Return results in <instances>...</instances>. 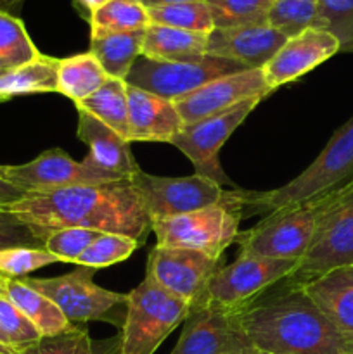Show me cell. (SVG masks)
Returning <instances> with one entry per match:
<instances>
[{"mask_svg": "<svg viewBox=\"0 0 353 354\" xmlns=\"http://www.w3.org/2000/svg\"><path fill=\"white\" fill-rule=\"evenodd\" d=\"M0 207L26 223L42 242L59 228H87L127 235L144 244L151 230V220L130 180L24 194Z\"/></svg>", "mask_w": 353, "mask_h": 354, "instance_id": "obj_1", "label": "cell"}, {"mask_svg": "<svg viewBox=\"0 0 353 354\" xmlns=\"http://www.w3.org/2000/svg\"><path fill=\"white\" fill-rule=\"evenodd\" d=\"M284 283V282H280ZM246 337L270 354H353V342L336 328L301 286L284 283L239 311Z\"/></svg>", "mask_w": 353, "mask_h": 354, "instance_id": "obj_2", "label": "cell"}, {"mask_svg": "<svg viewBox=\"0 0 353 354\" xmlns=\"http://www.w3.org/2000/svg\"><path fill=\"white\" fill-rule=\"evenodd\" d=\"M353 185V116L334 131L324 151L301 175L266 192L239 190L244 214H270L331 196Z\"/></svg>", "mask_w": 353, "mask_h": 354, "instance_id": "obj_3", "label": "cell"}, {"mask_svg": "<svg viewBox=\"0 0 353 354\" xmlns=\"http://www.w3.org/2000/svg\"><path fill=\"white\" fill-rule=\"evenodd\" d=\"M244 216L239 189L225 190L224 199L213 206L151 221L156 245L182 248L204 252L221 259L225 249L234 244L239 235V223Z\"/></svg>", "mask_w": 353, "mask_h": 354, "instance_id": "obj_4", "label": "cell"}, {"mask_svg": "<svg viewBox=\"0 0 353 354\" xmlns=\"http://www.w3.org/2000/svg\"><path fill=\"white\" fill-rule=\"evenodd\" d=\"M338 194V192H336ZM334 194L273 211L255 227L239 232V256L300 261L310 245L315 227Z\"/></svg>", "mask_w": 353, "mask_h": 354, "instance_id": "obj_5", "label": "cell"}, {"mask_svg": "<svg viewBox=\"0 0 353 354\" xmlns=\"http://www.w3.org/2000/svg\"><path fill=\"white\" fill-rule=\"evenodd\" d=\"M190 306L145 277L127 294L120 354H154L166 337L182 324Z\"/></svg>", "mask_w": 353, "mask_h": 354, "instance_id": "obj_6", "label": "cell"}, {"mask_svg": "<svg viewBox=\"0 0 353 354\" xmlns=\"http://www.w3.org/2000/svg\"><path fill=\"white\" fill-rule=\"evenodd\" d=\"M343 266H353V185L332 196L318 218L307 252L282 282L303 286Z\"/></svg>", "mask_w": 353, "mask_h": 354, "instance_id": "obj_7", "label": "cell"}, {"mask_svg": "<svg viewBox=\"0 0 353 354\" xmlns=\"http://www.w3.org/2000/svg\"><path fill=\"white\" fill-rule=\"evenodd\" d=\"M93 272V268L80 266L75 272L52 279L23 277L21 280L57 304L73 325L109 322L123 327L125 315H121V308H127V294H118L97 286L92 279Z\"/></svg>", "mask_w": 353, "mask_h": 354, "instance_id": "obj_8", "label": "cell"}, {"mask_svg": "<svg viewBox=\"0 0 353 354\" xmlns=\"http://www.w3.org/2000/svg\"><path fill=\"white\" fill-rule=\"evenodd\" d=\"M246 66L230 59L204 55L196 61H154L141 55L127 76V85L168 100H179L221 76L246 71Z\"/></svg>", "mask_w": 353, "mask_h": 354, "instance_id": "obj_9", "label": "cell"}, {"mask_svg": "<svg viewBox=\"0 0 353 354\" xmlns=\"http://www.w3.org/2000/svg\"><path fill=\"white\" fill-rule=\"evenodd\" d=\"M0 180L19 192L33 194L78 185H106L130 178L102 171L85 161H75L61 149H48L24 165H0Z\"/></svg>", "mask_w": 353, "mask_h": 354, "instance_id": "obj_10", "label": "cell"}, {"mask_svg": "<svg viewBox=\"0 0 353 354\" xmlns=\"http://www.w3.org/2000/svg\"><path fill=\"white\" fill-rule=\"evenodd\" d=\"M260 100L263 99L244 100L239 106L204 118L196 123L183 124L180 133L172 140V145H175L192 161L196 175L206 176V178L217 182L218 185H228L235 189L234 182L221 169L218 154L228 137L251 114Z\"/></svg>", "mask_w": 353, "mask_h": 354, "instance_id": "obj_11", "label": "cell"}, {"mask_svg": "<svg viewBox=\"0 0 353 354\" xmlns=\"http://www.w3.org/2000/svg\"><path fill=\"white\" fill-rule=\"evenodd\" d=\"M130 182L151 221L213 206L224 199L225 194L221 185L196 173L173 178L149 175L138 169Z\"/></svg>", "mask_w": 353, "mask_h": 354, "instance_id": "obj_12", "label": "cell"}, {"mask_svg": "<svg viewBox=\"0 0 353 354\" xmlns=\"http://www.w3.org/2000/svg\"><path fill=\"white\" fill-rule=\"evenodd\" d=\"M298 261L291 259L239 256L232 265L221 266L211 279L206 301L220 306L242 310L249 303L277 286L296 270Z\"/></svg>", "mask_w": 353, "mask_h": 354, "instance_id": "obj_13", "label": "cell"}, {"mask_svg": "<svg viewBox=\"0 0 353 354\" xmlns=\"http://www.w3.org/2000/svg\"><path fill=\"white\" fill-rule=\"evenodd\" d=\"M220 268V259L204 252L156 245L147 256L145 277L192 308L206 301L208 286Z\"/></svg>", "mask_w": 353, "mask_h": 354, "instance_id": "obj_14", "label": "cell"}, {"mask_svg": "<svg viewBox=\"0 0 353 354\" xmlns=\"http://www.w3.org/2000/svg\"><path fill=\"white\" fill-rule=\"evenodd\" d=\"M239 311L210 301L192 306L170 354H244L255 349L242 330Z\"/></svg>", "mask_w": 353, "mask_h": 354, "instance_id": "obj_15", "label": "cell"}, {"mask_svg": "<svg viewBox=\"0 0 353 354\" xmlns=\"http://www.w3.org/2000/svg\"><path fill=\"white\" fill-rule=\"evenodd\" d=\"M269 93H272V90L266 85L262 69H246L206 83L189 95L175 100V107L183 124H190L239 106L244 100L265 99Z\"/></svg>", "mask_w": 353, "mask_h": 354, "instance_id": "obj_16", "label": "cell"}, {"mask_svg": "<svg viewBox=\"0 0 353 354\" xmlns=\"http://www.w3.org/2000/svg\"><path fill=\"white\" fill-rule=\"evenodd\" d=\"M339 52V41L318 28H308L286 44L262 68L269 88L277 90L320 66Z\"/></svg>", "mask_w": 353, "mask_h": 354, "instance_id": "obj_17", "label": "cell"}, {"mask_svg": "<svg viewBox=\"0 0 353 354\" xmlns=\"http://www.w3.org/2000/svg\"><path fill=\"white\" fill-rule=\"evenodd\" d=\"M279 30L265 24L237 28H215L208 35L206 54L230 59L248 69H262L280 47L286 44Z\"/></svg>", "mask_w": 353, "mask_h": 354, "instance_id": "obj_18", "label": "cell"}, {"mask_svg": "<svg viewBox=\"0 0 353 354\" xmlns=\"http://www.w3.org/2000/svg\"><path fill=\"white\" fill-rule=\"evenodd\" d=\"M128 142H168L183 128L175 102L128 85Z\"/></svg>", "mask_w": 353, "mask_h": 354, "instance_id": "obj_19", "label": "cell"}, {"mask_svg": "<svg viewBox=\"0 0 353 354\" xmlns=\"http://www.w3.org/2000/svg\"><path fill=\"white\" fill-rule=\"evenodd\" d=\"M78 138L89 145V154L83 161L102 171L121 178H132L138 171V165L132 156L130 142L100 123L85 111L78 109Z\"/></svg>", "mask_w": 353, "mask_h": 354, "instance_id": "obj_20", "label": "cell"}, {"mask_svg": "<svg viewBox=\"0 0 353 354\" xmlns=\"http://www.w3.org/2000/svg\"><path fill=\"white\" fill-rule=\"evenodd\" d=\"M301 287L336 328L353 342V266L336 268Z\"/></svg>", "mask_w": 353, "mask_h": 354, "instance_id": "obj_21", "label": "cell"}, {"mask_svg": "<svg viewBox=\"0 0 353 354\" xmlns=\"http://www.w3.org/2000/svg\"><path fill=\"white\" fill-rule=\"evenodd\" d=\"M208 35L149 24L144 33L142 55L154 61H196L206 55Z\"/></svg>", "mask_w": 353, "mask_h": 354, "instance_id": "obj_22", "label": "cell"}, {"mask_svg": "<svg viewBox=\"0 0 353 354\" xmlns=\"http://www.w3.org/2000/svg\"><path fill=\"white\" fill-rule=\"evenodd\" d=\"M6 297L23 311L24 317L38 328L42 337L62 334L76 327L64 317L57 304L38 290L31 289L21 279H7Z\"/></svg>", "mask_w": 353, "mask_h": 354, "instance_id": "obj_23", "label": "cell"}, {"mask_svg": "<svg viewBox=\"0 0 353 354\" xmlns=\"http://www.w3.org/2000/svg\"><path fill=\"white\" fill-rule=\"evenodd\" d=\"M144 31L102 33L90 31V52L109 78L127 80L132 66L142 55Z\"/></svg>", "mask_w": 353, "mask_h": 354, "instance_id": "obj_24", "label": "cell"}, {"mask_svg": "<svg viewBox=\"0 0 353 354\" xmlns=\"http://www.w3.org/2000/svg\"><path fill=\"white\" fill-rule=\"evenodd\" d=\"M61 59L40 54L33 61L0 75V102L30 93H57V75Z\"/></svg>", "mask_w": 353, "mask_h": 354, "instance_id": "obj_25", "label": "cell"}, {"mask_svg": "<svg viewBox=\"0 0 353 354\" xmlns=\"http://www.w3.org/2000/svg\"><path fill=\"white\" fill-rule=\"evenodd\" d=\"M128 85L125 80L107 78L97 92L76 102V109L85 111L120 137L128 140Z\"/></svg>", "mask_w": 353, "mask_h": 354, "instance_id": "obj_26", "label": "cell"}, {"mask_svg": "<svg viewBox=\"0 0 353 354\" xmlns=\"http://www.w3.org/2000/svg\"><path fill=\"white\" fill-rule=\"evenodd\" d=\"M109 76L92 52L76 54L59 61L57 93L80 102L92 95L107 82Z\"/></svg>", "mask_w": 353, "mask_h": 354, "instance_id": "obj_27", "label": "cell"}, {"mask_svg": "<svg viewBox=\"0 0 353 354\" xmlns=\"http://www.w3.org/2000/svg\"><path fill=\"white\" fill-rule=\"evenodd\" d=\"M90 23V31L102 33H132L144 31L151 24L147 7L138 0H109L96 10Z\"/></svg>", "mask_w": 353, "mask_h": 354, "instance_id": "obj_28", "label": "cell"}, {"mask_svg": "<svg viewBox=\"0 0 353 354\" xmlns=\"http://www.w3.org/2000/svg\"><path fill=\"white\" fill-rule=\"evenodd\" d=\"M147 14L152 24H161V26L204 35H210L215 30L213 17H211L210 7L206 6V2L147 7Z\"/></svg>", "mask_w": 353, "mask_h": 354, "instance_id": "obj_29", "label": "cell"}, {"mask_svg": "<svg viewBox=\"0 0 353 354\" xmlns=\"http://www.w3.org/2000/svg\"><path fill=\"white\" fill-rule=\"evenodd\" d=\"M273 0H206L215 28H237L269 23Z\"/></svg>", "mask_w": 353, "mask_h": 354, "instance_id": "obj_30", "label": "cell"}, {"mask_svg": "<svg viewBox=\"0 0 353 354\" xmlns=\"http://www.w3.org/2000/svg\"><path fill=\"white\" fill-rule=\"evenodd\" d=\"M38 55L40 52L21 19L12 14L0 12V62L7 69H12L33 61Z\"/></svg>", "mask_w": 353, "mask_h": 354, "instance_id": "obj_31", "label": "cell"}, {"mask_svg": "<svg viewBox=\"0 0 353 354\" xmlns=\"http://www.w3.org/2000/svg\"><path fill=\"white\" fill-rule=\"evenodd\" d=\"M17 354H120V337H116L114 344L107 351L99 353L87 328L76 325L71 330L62 334L42 337L40 341Z\"/></svg>", "mask_w": 353, "mask_h": 354, "instance_id": "obj_32", "label": "cell"}, {"mask_svg": "<svg viewBox=\"0 0 353 354\" xmlns=\"http://www.w3.org/2000/svg\"><path fill=\"white\" fill-rule=\"evenodd\" d=\"M311 28L336 37L339 52H353V0H318Z\"/></svg>", "mask_w": 353, "mask_h": 354, "instance_id": "obj_33", "label": "cell"}, {"mask_svg": "<svg viewBox=\"0 0 353 354\" xmlns=\"http://www.w3.org/2000/svg\"><path fill=\"white\" fill-rule=\"evenodd\" d=\"M318 0H273L269 24L291 38L314 26Z\"/></svg>", "mask_w": 353, "mask_h": 354, "instance_id": "obj_34", "label": "cell"}, {"mask_svg": "<svg viewBox=\"0 0 353 354\" xmlns=\"http://www.w3.org/2000/svg\"><path fill=\"white\" fill-rule=\"evenodd\" d=\"M135 239L120 234H100L78 258L76 265L85 268H106L130 258L132 252L138 249Z\"/></svg>", "mask_w": 353, "mask_h": 354, "instance_id": "obj_35", "label": "cell"}, {"mask_svg": "<svg viewBox=\"0 0 353 354\" xmlns=\"http://www.w3.org/2000/svg\"><path fill=\"white\" fill-rule=\"evenodd\" d=\"M0 332L6 337L7 344L17 353L42 339L38 328L6 296H0Z\"/></svg>", "mask_w": 353, "mask_h": 354, "instance_id": "obj_36", "label": "cell"}, {"mask_svg": "<svg viewBox=\"0 0 353 354\" xmlns=\"http://www.w3.org/2000/svg\"><path fill=\"white\" fill-rule=\"evenodd\" d=\"M100 234L102 232L87 230V228H59L48 232L47 237L44 239V248L52 256H55L59 263H76Z\"/></svg>", "mask_w": 353, "mask_h": 354, "instance_id": "obj_37", "label": "cell"}, {"mask_svg": "<svg viewBox=\"0 0 353 354\" xmlns=\"http://www.w3.org/2000/svg\"><path fill=\"white\" fill-rule=\"evenodd\" d=\"M59 263L45 248H12L0 251V275L6 279H23L28 273Z\"/></svg>", "mask_w": 353, "mask_h": 354, "instance_id": "obj_38", "label": "cell"}, {"mask_svg": "<svg viewBox=\"0 0 353 354\" xmlns=\"http://www.w3.org/2000/svg\"><path fill=\"white\" fill-rule=\"evenodd\" d=\"M12 248L42 249L44 242L19 218L0 207V251Z\"/></svg>", "mask_w": 353, "mask_h": 354, "instance_id": "obj_39", "label": "cell"}, {"mask_svg": "<svg viewBox=\"0 0 353 354\" xmlns=\"http://www.w3.org/2000/svg\"><path fill=\"white\" fill-rule=\"evenodd\" d=\"M107 2H109V0H73L76 10H78V12L82 14L87 21L92 19L93 12H96V10H99L102 6H106Z\"/></svg>", "mask_w": 353, "mask_h": 354, "instance_id": "obj_40", "label": "cell"}, {"mask_svg": "<svg viewBox=\"0 0 353 354\" xmlns=\"http://www.w3.org/2000/svg\"><path fill=\"white\" fill-rule=\"evenodd\" d=\"M23 196H24L23 192H19V190L14 189L12 185H9L7 182L0 180V206L14 203V201H17L19 197H23Z\"/></svg>", "mask_w": 353, "mask_h": 354, "instance_id": "obj_41", "label": "cell"}, {"mask_svg": "<svg viewBox=\"0 0 353 354\" xmlns=\"http://www.w3.org/2000/svg\"><path fill=\"white\" fill-rule=\"evenodd\" d=\"M145 7L158 6H173V3H189V2H206V0H141Z\"/></svg>", "mask_w": 353, "mask_h": 354, "instance_id": "obj_42", "label": "cell"}, {"mask_svg": "<svg viewBox=\"0 0 353 354\" xmlns=\"http://www.w3.org/2000/svg\"><path fill=\"white\" fill-rule=\"evenodd\" d=\"M21 3H23V0H0V12H14V10L19 9Z\"/></svg>", "mask_w": 353, "mask_h": 354, "instance_id": "obj_43", "label": "cell"}, {"mask_svg": "<svg viewBox=\"0 0 353 354\" xmlns=\"http://www.w3.org/2000/svg\"><path fill=\"white\" fill-rule=\"evenodd\" d=\"M0 354H17V351L14 348H10V346L0 344Z\"/></svg>", "mask_w": 353, "mask_h": 354, "instance_id": "obj_44", "label": "cell"}, {"mask_svg": "<svg viewBox=\"0 0 353 354\" xmlns=\"http://www.w3.org/2000/svg\"><path fill=\"white\" fill-rule=\"evenodd\" d=\"M6 286H7V279L0 275V296H6Z\"/></svg>", "mask_w": 353, "mask_h": 354, "instance_id": "obj_45", "label": "cell"}, {"mask_svg": "<svg viewBox=\"0 0 353 354\" xmlns=\"http://www.w3.org/2000/svg\"><path fill=\"white\" fill-rule=\"evenodd\" d=\"M244 354H270V353H263V351H258V349H251V351H248Z\"/></svg>", "mask_w": 353, "mask_h": 354, "instance_id": "obj_46", "label": "cell"}, {"mask_svg": "<svg viewBox=\"0 0 353 354\" xmlns=\"http://www.w3.org/2000/svg\"><path fill=\"white\" fill-rule=\"evenodd\" d=\"M0 344H6V346H9V344H7L6 337H3V335H2V332H0Z\"/></svg>", "mask_w": 353, "mask_h": 354, "instance_id": "obj_47", "label": "cell"}, {"mask_svg": "<svg viewBox=\"0 0 353 354\" xmlns=\"http://www.w3.org/2000/svg\"><path fill=\"white\" fill-rule=\"evenodd\" d=\"M6 71H7V68L2 64V62H0V75H2V73H6Z\"/></svg>", "mask_w": 353, "mask_h": 354, "instance_id": "obj_48", "label": "cell"}, {"mask_svg": "<svg viewBox=\"0 0 353 354\" xmlns=\"http://www.w3.org/2000/svg\"><path fill=\"white\" fill-rule=\"evenodd\" d=\"M138 2H141V0H138Z\"/></svg>", "mask_w": 353, "mask_h": 354, "instance_id": "obj_49", "label": "cell"}]
</instances>
